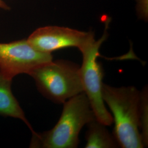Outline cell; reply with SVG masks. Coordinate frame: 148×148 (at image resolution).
Masks as SVG:
<instances>
[{"label":"cell","mask_w":148,"mask_h":148,"mask_svg":"<svg viewBox=\"0 0 148 148\" xmlns=\"http://www.w3.org/2000/svg\"><path fill=\"white\" fill-rule=\"evenodd\" d=\"M60 119L52 129L32 133L30 148H76L82 128L97 120L90 101L83 92L63 103Z\"/></svg>","instance_id":"6da1fadb"},{"label":"cell","mask_w":148,"mask_h":148,"mask_svg":"<svg viewBox=\"0 0 148 148\" xmlns=\"http://www.w3.org/2000/svg\"><path fill=\"white\" fill-rule=\"evenodd\" d=\"M102 97L112 112L113 134L120 147L144 148L139 131L140 92L134 86L114 87L103 84Z\"/></svg>","instance_id":"7a4b0ae2"},{"label":"cell","mask_w":148,"mask_h":148,"mask_svg":"<svg viewBox=\"0 0 148 148\" xmlns=\"http://www.w3.org/2000/svg\"><path fill=\"white\" fill-rule=\"evenodd\" d=\"M27 74L34 80L38 91L54 103L63 104L84 92L79 66L69 60H52Z\"/></svg>","instance_id":"3957f363"},{"label":"cell","mask_w":148,"mask_h":148,"mask_svg":"<svg viewBox=\"0 0 148 148\" xmlns=\"http://www.w3.org/2000/svg\"><path fill=\"white\" fill-rule=\"evenodd\" d=\"M108 23H106L105 31L100 39L95 41V37L90 40L79 49L83 56L82 63L79 66V74L84 92L90 101L97 120L106 126L111 125L113 117L106 108L102 97L103 68L97 60L99 48L108 37Z\"/></svg>","instance_id":"277c9868"},{"label":"cell","mask_w":148,"mask_h":148,"mask_svg":"<svg viewBox=\"0 0 148 148\" xmlns=\"http://www.w3.org/2000/svg\"><path fill=\"white\" fill-rule=\"evenodd\" d=\"M52 60L51 53L38 51L27 39L0 43V74L7 78L13 79L19 74H27Z\"/></svg>","instance_id":"5b68a950"},{"label":"cell","mask_w":148,"mask_h":148,"mask_svg":"<svg viewBox=\"0 0 148 148\" xmlns=\"http://www.w3.org/2000/svg\"><path fill=\"white\" fill-rule=\"evenodd\" d=\"M94 37V34L92 32H81L65 27L47 26L36 29L27 40L38 51L51 53L65 48L75 47L79 49Z\"/></svg>","instance_id":"8992f818"},{"label":"cell","mask_w":148,"mask_h":148,"mask_svg":"<svg viewBox=\"0 0 148 148\" xmlns=\"http://www.w3.org/2000/svg\"><path fill=\"white\" fill-rule=\"evenodd\" d=\"M12 80L0 74V116L11 117L21 120L29 127L32 133H34L35 132L12 92Z\"/></svg>","instance_id":"52a82bcc"},{"label":"cell","mask_w":148,"mask_h":148,"mask_svg":"<svg viewBox=\"0 0 148 148\" xmlns=\"http://www.w3.org/2000/svg\"><path fill=\"white\" fill-rule=\"evenodd\" d=\"M86 133V148H115L120 147L113 133L111 134L106 126L95 120L87 124Z\"/></svg>","instance_id":"ba28073f"},{"label":"cell","mask_w":148,"mask_h":148,"mask_svg":"<svg viewBox=\"0 0 148 148\" xmlns=\"http://www.w3.org/2000/svg\"><path fill=\"white\" fill-rule=\"evenodd\" d=\"M144 147L148 144V88L145 87L140 92L139 108V130Z\"/></svg>","instance_id":"9c48e42d"},{"label":"cell","mask_w":148,"mask_h":148,"mask_svg":"<svg viewBox=\"0 0 148 148\" xmlns=\"http://www.w3.org/2000/svg\"><path fill=\"white\" fill-rule=\"evenodd\" d=\"M0 8L5 11H9L11 10L10 5L6 3L3 0H0Z\"/></svg>","instance_id":"30bf717a"}]
</instances>
